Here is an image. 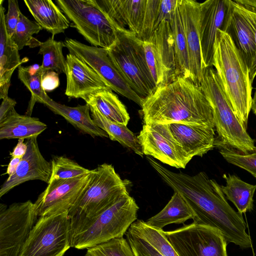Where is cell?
Masks as SVG:
<instances>
[{"mask_svg":"<svg viewBox=\"0 0 256 256\" xmlns=\"http://www.w3.org/2000/svg\"><path fill=\"white\" fill-rule=\"evenodd\" d=\"M222 31L230 36L250 70L256 52L254 34L239 4L234 0H230Z\"/></svg>","mask_w":256,"mask_h":256,"instance_id":"obj_21","label":"cell"},{"mask_svg":"<svg viewBox=\"0 0 256 256\" xmlns=\"http://www.w3.org/2000/svg\"><path fill=\"white\" fill-rule=\"evenodd\" d=\"M187 43L191 80L200 85L204 72L199 34L200 3L178 0Z\"/></svg>","mask_w":256,"mask_h":256,"instance_id":"obj_18","label":"cell"},{"mask_svg":"<svg viewBox=\"0 0 256 256\" xmlns=\"http://www.w3.org/2000/svg\"><path fill=\"white\" fill-rule=\"evenodd\" d=\"M200 86L212 108L218 134L214 144L228 146L243 154L252 152L256 148L255 140L242 126L229 104L215 69H204Z\"/></svg>","mask_w":256,"mask_h":256,"instance_id":"obj_5","label":"cell"},{"mask_svg":"<svg viewBox=\"0 0 256 256\" xmlns=\"http://www.w3.org/2000/svg\"><path fill=\"white\" fill-rule=\"evenodd\" d=\"M173 136L191 158L202 157L214 147L215 132L213 128L182 124H168Z\"/></svg>","mask_w":256,"mask_h":256,"instance_id":"obj_22","label":"cell"},{"mask_svg":"<svg viewBox=\"0 0 256 256\" xmlns=\"http://www.w3.org/2000/svg\"><path fill=\"white\" fill-rule=\"evenodd\" d=\"M21 159L18 158H12L5 174H8V176H12L15 172Z\"/></svg>","mask_w":256,"mask_h":256,"instance_id":"obj_47","label":"cell"},{"mask_svg":"<svg viewBox=\"0 0 256 256\" xmlns=\"http://www.w3.org/2000/svg\"><path fill=\"white\" fill-rule=\"evenodd\" d=\"M85 256H135L128 240L115 238L88 248Z\"/></svg>","mask_w":256,"mask_h":256,"instance_id":"obj_37","label":"cell"},{"mask_svg":"<svg viewBox=\"0 0 256 256\" xmlns=\"http://www.w3.org/2000/svg\"><path fill=\"white\" fill-rule=\"evenodd\" d=\"M170 24L174 38L176 76L191 80L187 43L178 0Z\"/></svg>","mask_w":256,"mask_h":256,"instance_id":"obj_31","label":"cell"},{"mask_svg":"<svg viewBox=\"0 0 256 256\" xmlns=\"http://www.w3.org/2000/svg\"><path fill=\"white\" fill-rule=\"evenodd\" d=\"M236 2L248 6L256 11V0H236Z\"/></svg>","mask_w":256,"mask_h":256,"instance_id":"obj_48","label":"cell"},{"mask_svg":"<svg viewBox=\"0 0 256 256\" xmlns=\"http://www.w3.org/2000/svg\"><path fill=\"white\" fill-rule=\"evenodd\" d=\"M213 66L229 104L246 130L252 90L250 69L230 36L220 30L214 44Z\"/></svg>","mask_w":256,"mask_h":256,"instance_id":"obj_3","label":"cell"},{"mask_svg":"<svg viewBox=\"0 0 256 256\" xmlns=\"http://www.w3.org/2000/svg\"><path fill=\"white\" fill-rule=\"evenodd\" d=\"M43 104L54 114L62 116L68 122L83 134L93 138H108V134L98 128L90 115V106L88 104L71 107L59 104L49 98Z\"/></svg>","mask_w":256,"mask_h":256,"instance_id":"obj_25","label":"cell"},{"mask_svg":"<svg viewBox=\"0 0 256 256\" xmlns=\"http://www.w3.org/2000/svg\"><path fill=\"white\" fill-rule=\"evenodd\" d=\"M146 158L164 182L188 204L194 214V222L218 230L228 242L242 248L252 246L242 214L230 205L222 186L215 180L204 172L194 176L174 172L152 156Z\"/></svg>","mask_w":256,"mask_h":256,"instance_id":"obj_1","label":"cell"},{"mask_svg":"<svg viewBox=\"0 0 256 256\" xmlns=\"http://www.w3.org/2000/svg\"><path fill=\"white\" fill-rule=\"evenodd\" d=\"M126 235L135 256H163L146 242L128 230Z\"/></svg>","mask_w":256,"mask_h":256,"instance_id":"obj_40","label":"cell"},{"mask_svg":"<svg viewBox=\"0 0 256 256\" xmlns=\"http://www.w3.org/2000/svg\"><path fill=\"white\" fill-rule=\"evenodd\" d=\"M36 22L52 34L63 33L71 22L58 6L51 0H24Z\"/></svg>","mask_w":256,"mask_h":256,"instance_id":"obj_24","label":"cell"},{"mask_svg":"<svg viewBox=\"0 0 256 256\" xmlns=\"http://www.w3.org/2000/svg\"><path fill=\"white\" fill-rule=\"evenodd\" d=\"M50 164L52 174L50 182L80 177L88 174L92 171L64 156H54Z\"/></svg>","mask_w":256,"mask_h":256,"instance_id":"obj_35","label":"cell"},{"mask_svg":"<svg viewBox=\"0 0 256 256\" xmlns=\"http://www.w3.org/2000/svg\"><path fill=\"white\" fill-rule=\"evenodd\" d=\"M239 5L242 10L249 21L254 36L256 52L252 62V65L250 70V82L252 84L254 78L256 76V11L250 7L242 6L240 4H239Z\"/></svg>","mask_w":256,"mask_h":256,"instance_id":"obj_42","label":"cell"},{"mask_svg":"<svg viewBox=\"0 0 256 256\" xmlns=\"http://www.w3.org/2000/svg\"><path fill=\"white\" fill-rule=\"evenodd\" d=\"M160 1V0H146L141 30L137 36L143 42L148 40L158 27V19Z\"/></svg>","mask_w":256,"mask_h":256,"instance_id":"obj_39","label":"cell"},{"mask_svg":"<svg viewBox=\"0 0 256 256\" xmlns=\"http://www.w3.org/2000/svg\"><path fill=\"white\" fill-rule=\"evenodd\" d=\"M42 29L36 22L30 20L21 12L19 22L12 38L19 50L25 46L32 48L39 46L41 42L32 36L38 34Z\"/></svg>","mask_w":256,"mask_h":256,"instance_id":"obj_36","label":"cell"},{"mask_svg":"<svg viewBox=\"0 0 256 256\" xmlns=\"http://www.w3.org/2000/svg\"><path fill=\"white\" fill-rule=\"evenodd\" d=\"M34 204L28 200L8 208L0 204V256H18L37 221Z\"/></svg>","mask_w":256,"mask_h":256,"instance_id":"obj_11","label":"cell"},{"mask_svg":"<svg viewBox=\"0 0 256 256\" xmlns=\"http://www.w3.org/2000/svg\"><path fill=\"white\" fill-rule=\"evenodd\" d=\"M128 184L112 164H104L93 170L88 186L68 212L70 242L98 215L128 194Z\"/></svg>","mask_w":256,"mask_h":256,"instance_id":"obj_4","label":"cell"},{"mask_svg":"<svg viewBox=\"0 0 256 256\" xmlns=\"http://www.w3.org/2000/svg\"><path fill=\"white\" fill-rule=\"evenodd\" d=\"M68 212L41 216L18 256H64L71 247Z\"/></svg>","mask_w":256,"mask_h":256,"instance_id":"obj_9","label":"cell"},{"mask_svg":"<svg viewBox=\"0 0 256 256\" xmlns=\"http://www.w3.org/2000/svg\"><path fill=\"white\" fill-rule=\"evenodd\" d=\"M230 0H206L200 3L199 34L204 69L213 66L214 46L218 30H222Z\"/></svg>","mask_w":256,"mask_h":256,"instance_id":"obj_16","label":"cell"},{"mask_svg":"<svg viewBox=\"0 0 256 256\" xmlns=\"http://www.w3.org/2000/svg\"><path fill=\"white\" fill-rule=\"evenodd\" d=\"M64 42L54 40L53 36L41 42L38 54L42 56L41 66L45 71L54 70L58 74H66V58L62 54Z\"/></svg>","mask_w":256,"mask_h":256,"instance_id":"obj_34","label":"cell"},{"mask_svg":"<svg viewBox=\"0 0 256 256\" xmlns=\"http://www.w3.org/2000/svg\"><path fill=\"white\" fill-rule=\"evenodd\" d=\"M91 117L94 124L105 131L108 138L143 157L144 152L138 137L126 126L114 123L106 118L96 108L90 106Z\"/></svg>","mask_w":256,"mask_h":256,"instance_id":"obj_30","label":"cell"},{"mask_svg":"<svg viewBox=\"0 0 256 256\" xmlns=\"http://www.w3.org/2000/svg\"><path fill=\"white\" fill-rule=\"evenodd\" d=\"M141 108L146 125L182 124L215 128L212 107L200 86L184 76L157 87Z\"/></svg>","mask_w":256,"mask_h":256,"instance_id":"obj_2","label":"cell"},{"mask_svg":"<svg viewBox=\"0 0 256 256\" xmlns=\"http://www.w3.org/2000/svg\"><path fill=\"white\" fill-rule=\"evenodd\" d=\"M139 208L129 194L101 213L71 240V247L88 249L122 238L137 220Z\"/></svg>","mask_w":256,"mask_h":256,"instance_id":"obj_7","label":"cell"},{"mask_svg":"<svg viewBox=\"0 0 256 256\" xmlns=\"http://www.w3.org/2000/svg\"><path fill=\"white\" fill-rule=\"evenodd\" d=\"M66 74L65 94L70 98L84 100L89 95L100 90L110 88L90 67L70 53L66 56Z\"/></svg>","mask_w":256,"mask_h":256,"instance_id":"obj_20","label":"cell"},{"mask_svg":"<svg viewBox=\"0 0 256 256\" xmlns=\"http://www.w3.org/2000/svg\"><path fill=\"white\" fill-rule=\"evenodd\" d=\"M193 218V212L188 204L179 194L174 192L164 208L145 222L151 227L162 230L167 225L184 224Z\"/></svg>","mask_w":256,"mask_h":256,"instance_id":"obj_28","label":"cell"},{"mask_svg":"<svg viewBox=\"0 0 256 256\" xmlns=\"http://www.w3.org/2000/svg\"><path fill=\"white\" fill-rule=\"evenodd\" d=\"M71 26L92 46L108 49L116 41V28L90 0H56Z\"/></svg>","mask_w":256,"mask_h":256,"instance_id":"obj_8","label":"cell"},{"mask_svg":"<svg viewBox=\"0 0 256 256\" xmlns=\"http://www.w3.org/2000/svg\"><path fill=\"white\" fill-rule=\"evenodd\" d=\"M21 12L16 0H8V11L5 15V24L8 34L12 37L19 22Z\"/></svg>","mask_w":256,"mask_h":256,"instance_id":"obj_41","label":"cell"},{"mask_svg":"<svg viewBox=\"0 0 256 256\" xmlns=\"http://www.w3.org/2000/svg\"><path fill=\"white\" fill-rule=\"evenodd\" d=\"M214 146L228 163L248 172L256 178V146L254 150L248 154H242L228 146L215 144Z\"/></svg>","mask_w":256,"mask_h":256,"instance_id":"obj_38","label":"cell"},{"mask_svg":"<svg viewBox=\"0 0 256 256\" xmlns=\"http://www.w3.org/2000/svg\"><path fill=\"white\" fill-rule=\"evenodd\" d=\"M60 84L58 74L52 70L46 71L42 78V88L45 92H50L58 87Z\"/></svg>","mask_w":256,"mask_h":256,"instance_id":"obj_44","label":"cell"},{"mask_svg":"<svg viewBox=\"0 0 256 256\" xmlns=\"http://www.w3.org/2000/svg\"><path fill=\"white\" fill-rule=\"evenodd\" d=\"M47 128L38 118L20 114L14 108L0 122V140L34 138Z\"/></svg>","mask_w":256,"mask_h":256,"instance_id":"obj_26","label":"cell"},{"mask_svg":"<svg viewBox=\"0 0 256 256\" xmlns=\"http://www.w3.org/2000/svg\"><path fill=\"white\" fill-rule=\"evenodd\" d=\"M64 44L69 53L86 63L111 90L142 106L144 100L124 80L111 60L107 49L86 45L70 38H66Z\"/></svg>","mask_w":256,"mask_h":256,"instance_id":"obj_12","label":"cell"},{"mask_svg":"<svg viewBox=\"0 0 256 256\" xmlns=\"http://www.w3.org/2000/svg\"><path fill=\"white\" fill-rule=\"evenodd\" d=\"M162 232L178 256H228V242L216 228L193 222Z\"/></svg>","mask_w":256,"mask_h":256,"instance_id":"obj_10","label":"cell"},{"mask_svg":"<svg viewBox=\"0 0 256 256\" xmlns=\"http://www.w3.org/2000/svg\"><path fill=\"white\" fill-rule=\"evenodd\" d=\"M84 101L96 108L111 122L126 126L130 119L124 105L110 88L102 89L87 96Z\"/></svg>","mask_w":256,"mask_h":256,"instance_id":"obj_27","label":"cell"},{"mask_svg":"<svg viewBox=\"0 0 256 256\" xmlns=\"http://www.w3.org/2000/svg\"><path fill=\"white\" fill-rule=\"evenodd\" d=\"M162 230L151 227L141 220H136L128 230L133 234L148 243L163 256H178L162 233Z\"/></svg>","mask_w":256,"mask_h":256,"instance_id":"obj_33","label":"cell"},{"mask_svg":"<svg viewBox=\"0 0 256 256\" xmlns=\"http://www.w3.org/2000/svg\"><path fill=\"white\" fill-rule=\"evenodd\" d=\"M251 110H252L253 113L256 116V88L252 99Z\"/></svg>","mask_w":256,"mask_h":256,"instance_id":"obj_49","label":"cell"},{"mask_svg":"<svg viewBox=\"0 0 256 256\" xmlns=\"http://www.w3.org/2000/svg\"><path fill=\"white\" fill-rule=\"evenodd\" d=\"M0 1V98L8 96L10 79L14 70L28 58H20L18 49L8 34L5 24V9Z\"/></svg>","mask_w":256,"mask_h":256,"instance_id":"obj_23","label":"cell"},{"mask_svg":"<svg viewBox=\"0 0 256 256\" xmlns=\"http://www.w3.org/2000/svg\"><path fill=\"white\" fill-rule=\"evenodd\" d=\"M226 184L222 186L226 199L232 202L238 212L242 214L253 209L256 184L247 183L235 174H224Z\"/></svg>","mask_w":256,"mask_h":256,"instance_id":"obj_29","label":"cell"},{"mask_svg":"<svg viewBox=\"0 0 256 256\" xmlns=\"http://www.w3.org/2000/svg\"><path fill=\"white\" fill-rule=\"evenodd\" d=\"M92 172L78 178L50 182L34 202L38 216L69 212L88 186Z\"/></svg>","mask_w":256,"mask_h":256,"instance_id":"obj_14","label":"cell"},{"mask_svg":"<svg viewBox=\"0 0 256 256\" xmlns=\"http://www.w3.org/2000/svg\"><path fill=\"white\" fill-rule=\"evenodd\" d=\"M26 154L21 159L15 172L2 185L0 197L16 186L32 180H40L48 184L51 174V164L42 154L37 142V138L27 140Z\"/></svg>","mask_w":256,"mask_h":256,"instance_id":"obj_17","label":"cell"},{"mask_svg":"<svg viewBox=\"0 0 256 256\" xmlns=\"http://www.w3.org/2000/svg\"><path fill=\"white\" fill-rule=\"evenodd\" d=\"M16 104V101L10 97L3 99L0 106V122H2L10 112L14 108Z\"/></svg>","mask_w":256,"mask_h":256,"instance_id":"obj_45","label":"cell"},{"mask_svg":"<svg viewBox=\"0 0 256 256\" xmlns=\"http://www.w3.org/2000/svg\"><path fill=\"white\" fill-rule=\"evenodd\" d=\"M176 4L177 0H160L158 19V26L163 21L170 22Z\"/></svg>","mask_w":256,"mask_h":256,"instance_id":"obj_43","label":"cell"},{"mask_svg":"<svg viewBox=\"0 0 256 256\" xmlns=\"http://www.w3.org/2000/svg\"><path fill=\"white\" fill-rule=\"evenodd\" d=\"M116 30H128L138 36L141 30L146 0H90Z\"/></svg>","mask_w":256,"mask_h":256,"instance_id":"obj_19","label":"cell"},{"mask_svg":"<svg viewBox=\"0 0 256 256\" xmlns=\"http://www.w3.org/2000/svg\"><path fill=\"white\" fill-rule=\"evenodd\" d=\"M148 66L156 88L176 78L174 38L170 22L160 24L150 38L143 42Z\"/></svg>","mask_w":256,"mask_h":256,"instance_id":"obj_13","label":"cell"},{"mask_svg":"<svg viewBox=\"0 0 256 256\" xmlns=\"http://www.w3.org/2000/svg\"><path fill=\"white\" fill-rule=\"evenodd\" d=\"M112 62L130 87L144 100L156 88L148 66L143 41L128 30H116V38L107 49Z\"/></svg>","mask_w":256,"mask_h":256,"instance_id":"obj_6","label":"cell"},{"mask_svg":"<svg viewBox=\"0 0 256 256\" xmlns=\"http://www.w3.org/2000/svg\"><path fill=\"white\" fill-rule=\"evenodd\" d=\"M28 150V145L24 142V140L18 139V142L12 152H10L12 158H22L25 155Z\"/></svg>","mask_w":256,"mask_h":256,"instance_id":"obj_46","label":"cell"},{"mask_svg":"<svg viewBox=\"0 0 256 256\" xmlns=\"http://www.w3.org/2000/svg\"><path fill=\"white\" fill-rule=\"evenodd\" d=\"M137 137L144 154L164 164L184 168L192 160L175 140L168 124H144Z\"/></svg>","mask_w":256,"mask_h":256,"instance_id":"obj_15","label":"cell"},{"mask_svg":"<svg viewBox=\"0 0 256 256\" xmlns=\"http://www.w3.org/2000/svg\"><path fill=\"white\" fill-rule=\"evenodd\" d=\"M46 72L38 64L18 67V78L31 93L26 116H30L36 102L43 104L50 98L42 85V76Z\"/></svg>","mask_w":256,"mask_h":256,"instance_id":"obj_32","label":"cell"}]
</instances>
